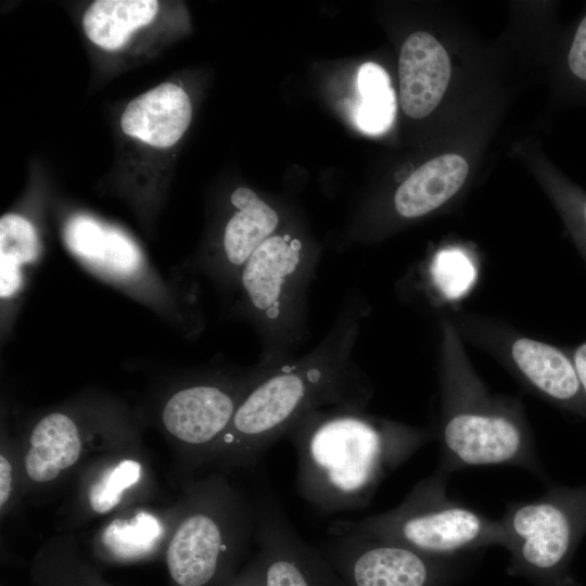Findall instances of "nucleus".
Here are the masks:
<instances>
[{
	"instance_id": "7ed1b4c3",
	"label": "nucleus",
	"mask_w": 586,
	"mask_h": 586,
	"mask_svg": "<svg viewBox=\"0 0 586 586\" xmlns=\"http://www.w3.org/2000/svg\"><path fill=\"white\" fill-rule=\"evenodd\" d=\"M318 265L301 238L289 232L267 239L241 269L233 292L238 311L256 330L260 362L294 358L307 336L308 296Z\"/></svg>"
},
{
	"instance_id": "dca6fc26",
	"label": "nucleus",
	"mask_w": 586,
	"mask_h": 586,
	"mask_svg": "<svg viewBox=\"0 0 586 586\" xmlns=\"http://www.w3.org/2000/svg\"><path fill=\"white\" fill-rule=\"evenodd\" d=\"M41 252L38 232L25 216L9 213L0 219V300L2 335L11 329L28 272Z\"/></svg>"
},
{
	"instance_id": "b1692460",
	"label": "nucleus",
	"mask_w": 586,
	"mask_h": 586,
	"mask_svg": "<svg viewBox=\"0 0 586 586\" xmlns=\"http://www.w3.org/2000/svg\"><path fill=\"white\" fill-rule=\"evenodd\" d=\"M566 66L576 80L586 84V14L574 30L566 54Z\"/></svg>"
},
{
	"instance_id": "2eb2a0df",
	"label": "nucleus",
	"mask_w": 586,
	"mask_h": 586,
	"mask_svg": "<svg viewBox=\"0 0 586 586\" xmlns=\"http://www.w3.org/2000/svg\"><path fill=\"white\" fill-rule=\"evenodd\" d=\"M191 117L192 105L184 89L164 82L126 105L120 127L127 136L149 145L168 148L182 137Z\"/></svg>"
},
{
	"instance_id": "a211bd4d",
	"label": "nucleus",
	"mask_w": 586,
	"mask_h": 586,
	"mask_svg": "<svg viewBox=\"0 0 586 586\" xmlns=\"http://www.w3.org/2000/svg\"><path fill=\"white\" fill-rule=\"evenodd\" d=\"M29 442L25 468L36 482L55 479L61 470L77 461L81 450L76 423L62 412H51L41 418L33 429Z\"/></svg>"
},
{
	"instance_id": "412c9836",
	"label": "nucleus",
	"mask_w": 586,
	"mask_h": 586,
	"mask_svg": "<svg viewBox=\"0 0 586 586\" xmlns=\"http://www.w3.org/2000/svg\"><path fill=\"white\" fill-rule=\"evenodd\" d=\"M429 275L434 288L447 300L464 295L476 280V267L470 256L460 249L438 251L430 266Z\"/></svg>"
},
{
	"instance_id": "a878e982",
	"label": "nucleus",
	"mask_w": 586,
	"mask_h": 586,
	"mask_svg": "<svg viewBox=\"0 0 586 586\" xmlns=\"http://www.w3.org/2000/svg\"><path fill=\"white\" fill-rule=\"evenodd\" d=\"M224 586H264L256 561L254 560L239 576Z\"/></svg>"
},
{
	"instance_id": "5701e85b",
	"label": "nucleus",
	"mask_w": 586,
	"mask_h": 586,
	"mask_svg": "<svg viewBox=\"0 0 586 586\" xmlns=\"http://www.w3.org/2000/svg\"><path fill=\"white\" fill-rule=\"evenodd\" d=\"M141 466L135 460H123L105 474L90 489L89 500L93 511L105 513L113 509L126 488L140 477Z\"/></svg>"
},
{
	"instance_id": "4468645a",
	"label": "nucleus",
	"mask_w": 586,
	"mask_h": 586,
	"mask_svg": "<svg viewBox=\"0 0 586 586\" xmlns=\"http://www.w3.org/2000/svg\"><path fill=\"white\" fill-rule=\"evenodd\" d=\"M510 357L531 387L562 409L586 418V397L570 352L518 337L510 346Z\"/></svg>"
},
{
	"instance_id": "39448f33",
	"label": "nucleus",
	"mask_w": 586,
	"mask_h": 586,
	"mask_svg": "<svg viewBox=\"0 0 586 586\" xmlns=\"http://www.w3.org/2000/svg\"><path fill=\"white\" fill-rule=\"evenodd\" d=\"M437 468L456 470L513 466L543 477L531 431L511 402L491 397L467 371L454 368L444 378Z\"/></svg>"
},
{
	"instance_id": "f3484780",
	"label": "nucleus",
	"mask_w": 586,
	"mask_h": 586,
	"mask_svg": "<svg viewBox=\"0 0 586 586\" xmlns=\"http://www.w3.org/2000/svg\"><path fill=\"white\" fill-rule=\"evenodd\" d=\"M468 173L467 161L458 154L426 162L398 187L396 212L405 218H417L436 209L459 191Z\"/></svg>"
},
{
	"instance_id": "9d476101",
	"label": "nucleus",
	"mask_w": 586,
	"mask_h": 586,
	"mask_svg": "<svg viewBox=\"0 0 586 586\" xmlns=\"http://www.w3.org/2000/svg\"><path fill=\"white\" fill-rule=\"evenodd\" d=\"M276 366L259 361L237 379L204 380L178 390L163 408L164 426L194 446L221 440L247 393Z\"/></svg>"
},
{
	"instance_id": "4be33fe9",
	"label": "nucleus",
	"mask_w": 586,
	"mask_h": 586,
	"mask_svg": "<svg viewBox=\"0 0 586 586\" xmlns=\"http://www.w3.org/2000/svg\"><path fill=\"white\" fill-rule=\"evenodd\" d=\"M161 534L158 521L139 512L131 521H113L103 534V542L116 556L136 557L150 551Z\"/></svg>"
},
{
	"instance_id": "ddd939ff",
	"label": "nucleus",
	"mask_w": 586,
	"mask_h": 586,
	"mask_svg": "<svg viewBox=\"0 0 586 586\" xmlns=\"http://www.w3.org/2000/svg\"><path fill=\"white\" fill-rule=\"evenodd\" d=\"M444 47L429 33L416 31L404 42L398 62L399 102L410 117L428 116L442 100L450 78Z\"/></svg>"
},
{
	"instance_id": "1a4fd4ad",
	"label": "nucleus",
	"mask_w": 586,
	"mask_h": 586,
	"mask_svg": "<svg viewBox=\"0 0 586 586\" xmlns=\"http://www.w3.org/2000/svg\"><path fill=\"white\" fill-rule=\"evenodd\" d=\"M255 532V561L264 586H344L321 551L296 532L270 491L265 489L257 504Z\"/></svg>"
},
{
	"instance_id": "cd10ccee",
	"label": "nucleus",
	"mask_w": 586,
	"mask_h": 586,
	"mask_svg": "<svg viewBox=\"0 0 586 586\" xmlns=\"http://www.w3.org/2000/svg\"><path fill=\"white\" fill-rule=\"evenodd\" d=\"M571 356L586 397V341L577 345L571 352Z\"/></svg>"
},
{
	"instance_id": "20e7f679",
	"label": "nucleus",
	"mask_w": 586,
	"mask_h": 586,
	"mask_svg": "<svg viewBox=\"0 0 586 586\" xmlns=\"http://www.w3.org/2000/svg\"><path fill=\"white\" fill-rule=\"evenodd\" d=\"M449 473L436 468L393 509L359 520H336L335 536L390 540L440 558L466 557L491 546H506L500 519H491L447 496Z\"/></svg>"
},
{
	"instance_id": "f8f14e48",
	"label": "nucleus",
	"mask_w": 586,
	"mask_h": 586,
	"mask_svg": "<svg viewBox=\"0 0 586 586\" xmlns=\"http://www.w3.org/2000/svg\"><path fill=\"white\" fill-rule=\"evenodd\" d=\"M232 543L212 514L195 512L176 530L167 549L166 562L178 586H209L225 573Z\"/></svg>"
},
{
	"instance_id": "f257e3e1",
	"label": "nucleus",
	"mask_w": 586,
	"mask_h": 586,
	"mask_svg": "<svg viewBox=\"0 0 586 586\" xmlns=\"http://www.w3.org/2000/svg\"><path fill=\"white\" fill-rule=\"evenodd\" d=\"M296 453L298 495L324 514L366 508L382 481L431 438L415 428L364 412L314 410L285 434Z\"/></svg>"
},
{
	"instance_id": "0eeeda50",
	"label": "nucleus",
	"mask_w": 586,
	"mask_h": 586,
	"mask_svg": "<svg viewBox=\"0 0 586 586\" xmlns=\"http://www.w3.org/2000/svg\"><path fill=\"white\" fill-rule=\"evenodd\" d=\"M500 521L509 574L535 586H579L569 565L586 533V484L556 485L537 499L509 502Z\"/></svg>"
},
{
	"instance_id": "423d86ee",
	"label": "nucleus",
	"mask_w": 586,
	"mask_h": 586,
	"mask_svg": "<svg viewBox=\"0 0 586 586\" xmlns=\"http://www.w3.org/2000/svg\"><path fill=\"white\" fill-rule=\"evenodd\" d=\"M63 240L85 269L149 307L180 332L190 336L202 329L195 294L165 281L125 231L80 213L66 220Z\"/></svg>"
},
{
	"instance_id": "6e6552de",
	"label": "nucleus",
	"mask_w": 586,
	"mask_h": 586,
	"mask_svg": "<svg viewBox=\"0 0 586 586\" xmlns=\"http://www.w3.org/2000/svg\"><path fill=\"white\" fill-rule=\"evenodd\" d=\"M344 586H449L464 557L440 558L405 545L361 536H335L319 549Z\"/></svg>"
},
{
	"instance_id": "393cba45",
	"label": "nucleus",
	"mask_w": 586,
	"mask_h": 586,
	"mask_svg": "<svg viewBox=\"0 0 586 586\" xmlns=\"http://www.w3.org/2000/svg\"><path fill=\"white\" fill-rule=\"evenodd\" d=\"M574 196L570 203V217L586 258V195L579 193Z\"/></svg>"
},
{
	"instance_id": "bb28decb",
	"label": "nucleus",
	"mask_w": 586,
	"mask_h": 586,
	"mask_svg": "<svg viewBox=\"0 0 586 586\" xmlns=\"http://www.w3.org/2000/svg\"><path fill=\"white\" fill-rule=\"evenodd\" d=\"M12 491V467L8 459L0 456V506L2 507Z\"/></svg>"
},
{
	"instance_id": "f03ea898",
	"label": "nucleus",
	"mask_w": 586,
	"mask_h": 586,
	"mask_svg": "<svg viewBox=\"0 0 586 586\" xmlns=\"http://www.w3.org/2000/svg\"><path fill=\"white\" fill-rule=\"evenodd\" d=\"M364 309L354 296L313 351L272 368L247 393L220 443L254 462L314 410L364 409L371 387L353 359Z\"/></svg>"
},
{
	"instance_id": "9b49d317",
	"label": "nucleus",
	"mask_w": 586,
	"mask_h": 586,
	"mask_svg": "<svg viewBox=\"0 0 586 586\" xmlns=\"http://www.w3.org/2000/svg\"><path fill=\"white\" fill-rule=\"evenodd\" d=\"M230 202L235 212L225 225L219 252L199 271L224 292L232 293L241 269L252 254L277 233L280 219L250 188H237Z\"/></svg>"
},
{
	"instance_id": "aec40b11",
	"label": "nucleus",
	"mask_w": 586,
	"mask_h": 586,
	"mask_svg": "<svg viewBox=\"0 0 586 586\" xmlns=\"http://www.w3.org/2000/svg\"><path fill=\"white\" fill-rule=\"evenodd\" d=\"M361 102L356 114L358 127L366 133L386 131L395 117L396 100L387 73L380 65L368 62L358 71Z\"/></svg>"
},
{
	"instance_id": "6ab92c4d",
	"label": "nucleus",
	"mask_w": 586,
	"mask_h": 586,
	"mask_svg": "<svg viewBox=\"0 0 586 586\" xmlns=\"http://www.w3.org/2000/svg\"><path fill=\"white\" fill-rule=\"evenodd\" d=\"M157 10L155 0H98L86 10L82 26L94 44L115 51L135 30L150 24Z\"/></svg>"
}]
</instances>
